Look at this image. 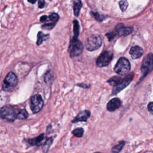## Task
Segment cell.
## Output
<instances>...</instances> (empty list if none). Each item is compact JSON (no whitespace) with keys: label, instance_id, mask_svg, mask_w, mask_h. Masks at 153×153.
<instances>
[{"label":"cell","instance_id":"6da1fadb","mask_svg":"<svg viewBox=\"0 0 153 153\" xmlns=\"http://www.w3.org/2000/svg\"><path fill=\"white\" fill-rule=\"evenodd\" d=\"M20 109L12 105H5L1 109V116L2 119L9 121H13L17 119Z\"/></svg>","mask_w":153,"mask_h":153},{"label":"cell","instance_id":"7a4b0ae2","mask_svg":"<svg viewBox=\"0 0 153 153\" xmlns=\"http://www.w3.org/2000/svg\"><path fill=\"white\" fill-rule=\"evenodd\" d=\"M83 45L78 38L72 37L69 46V52L71 57L80 55L83 51Z\"/></svg>","mask_w":153,"mask_h":153},{"label":"cell","instance_id":"3957f363","mask_svg":"<svg viewBox=\"0 0 153 153\" xmlns=\"http://www.w3.org/2000/svg\"><path fill=\"white\" fill-rule=\"evenodd\" d=\"M130 70V64L129 61L125 57H121L118 59L114 67V71L121 75L128 74Z\"/></svg>","mask_w":153,"mask_h":153},{"label":"cell","instance_id":"277c9868","mask_svg":"<svg viewBox=\"0 0 153 153\" xmlns=\"http://www.w3.org/2000/svg\"><path fill=\"white\" fill-rule=\"evenodd\" d=\"M153 69V54H148L143 59L140 70L142 74L139 81H142Z\"/></svg>","mask_w":153,"mask_h":153},{"label":"cell","instance_id":"5b68a950","mask_svg":"<svg viewBox=\"0 0 153 153\" xmlns=\"http://www.w3.org/2000/svg\"><path fill=\"white\" fill-rule=\"evenodd\" d=\"M17 82L18 79L16 74L13 72H10L3 81L2 89L6 91H10L16 87Z\"/></svg>","mask_w":153,"mask_h":153},{"label":"cell","instance_id":"8992f818","mask_svg":"<svg viewBox=\"0 0 153 153\" xmlns=\"http://www.w3.org/2000/svg\"><path fill=\"white\" fill-rule=\"evenodd\" d=\"M102 41L98 35H92L87 38L85 41V47L88 51H94L100 47Z\"/></svg>","mask_w":153,"mask_h":153},{"label":"cell","instance_id":"52a82bcc","mask_svg":"<svg viewBox=\"0 0 153 153\" xmlns=\"http://www.w3.org/2000/svg\"><path fill=\"white\" fill-rule=\"evenodd\" d=\"M134 76V73H130L126 76L124 78H122L120 81L112 89V94H116L124 88H126L133 80Z\"/></svg>","mask_w":153,"mask_h":153},{"label":"cell","instance_id":"ba28073f","mask_svg":"<svg viewBox=\"0 0 153 153\" xmlns=\"http://www.w3.org/2000/svg\"><path fill=\"white\" fill-rule=\"evenodd\" d=\"M44 102L39 94H36L31 97L30 99V107L33 114L38 113L42 108Z\"/></svg>","mask_w":153,"mask_h":153},{"label":"cell","instance_id":"9c48e42d","mask_svg":"<svg viewBox=\"0 0 153 153\" xmlns=\"http://www.w3.org/2000/svg\"><path fill=\"white\" fill-rule=\"evenodd\" d=\"M113 58V53L111 51L106 50L101 53L96 60V65L99 67H103L109 65Z\"/></svg>","mask_w":153,"mask_h":153},{"label":"cell","instance_id":"30bf717a","mask_svg":"<svg viewBox=\"0 0 153 153\" xmlns=\"http://www.w3.org/2000/svg\"><path fill=\"white\" fill-rule=\"evenodd\" d=\"M133 29L131 27H126L123 24L120 23L116 26L115 31L119 36H127L132 32Z\"/></svg>","mask_w":153,"mask_h":153},{"label":"cell","instance_id":"8fae6325","mask_svg":"<svg viewBox=\"0 0 153 153\" xmlns=\"http://www.w3.org/2000/svg\"><path fill=\"white\" fill-rule=\"evenodd\" d=\"M121 105V101L118 98H114L110 100L106 105L108 111L112 112L118 109Z\"/></svg>","mask_w":153,"mask_h":153},{"label":"cell","instance_id":"7c38bea8","mask_svg":"<svg viewBox=\"0 0 153 153\" xmlns=\"http://www.w3.org/2000/svg\"><path fill=\"white\" fill-rule=\"evenodd\" d=\"M91 112L88 110H84L80 111L72 120V123H77L79 121H87L90 117Z\"/></svg>","mask_w":153,"mask_h":153},{"label":"cell","instance_id":"4fadbf2b","mask_svg":"<svg viewBox=\"0 0 153 153\" xmlns=\"http://www.w3.org/2000/svg\"><path fill=\"white\" fill-rule=\"evenodd\" d=\"M129 53H130V54L131 55V58L133 59H138L140 57L143 55V50L141 47L136 45V46L132 47L130 48Z\"/></svg>","mask_w":153,"mask_h":153},{"label":"cell","instance_id":"5bb4252c","mask_svg":"<svg viewBox=\"0 0 153 153\" xmlns=\"http://www.w3.org/2000/svg\"><path fill=\"white\" fill-rule=\"evenodd\" d=\"M45 136L43 133H41L40 135L38 136L28 140V142L31 145H36V146H39L41 144L42 141L44 140Z\"/></svg>","mask_w":153,"mask_h":153},{"label":"cell","instance_id":"9a60e30c","mask_svg":"<svg viewBox=\"0 0 153 153\" xmlns=\"http://www.w3.org/2000/svg\"><path fill=\"white\" fill-rule=\"evenodd\" d=\"M82 7V2L81 0H74L73 7H74V15L75 16H78L81 8Z\"/></svg>","mask_w":153,"mask_h":153},{"label":"cell","instance_id":"2e32d148","mask_svg":"<svg viewBox=\"0 0 153 153\" xmlns=\"http://www.w3.org/2000/svg\"><path fill=\"white\" fill-rule=\"evenodd\" d=\"M49 37V35H44L42 32H39L37 34V41H36V45H39L42 44V42L44 41L47 40Z\"/></svg>","mask_w":153,"mask_h":153},{"label":"cell","instance_id":"e0dca14e","mask_svg":"<svg viewBox=\"0 0 153 153\" xmlns=\"http://www.w3.org/2000/svg\"><path fill=\"white\" fill-rule=\"evenodd\" d=\"M125 142L124 141H121L117 145L114 146L111 150V153H119L125 145Z\"/></svg>","mask_w":153,"mask_h":153},{"label":"cell","instance_id":"ac0fdd59","mask_svg":"<svg viewBox=\"0 0 153 153\" xmlns=\"http://www.w3.org/2000/svg\"><path fill=\"white\" fill-rule=\"evenodd\" d=\"M52 142H53L52 137H50L45 140L44 144L43 145V147H42V151L44 153H47L50 146L51 145Z\"/></svg>","mask_w":153,"mask_h":153},{"label":"cell","instance_id":"d6986e66","mask_svg":"<svg viewBox=\"0 0 153 153\" xmlns=\"http://www.w3.org/2000/svg\"><path fill=\"white\" fill-rule=\"evenodd\" d=\"M122 79L121 77L119 76H112L111 78H110L108 80V82L109 83V84H111L112 86H115L120 81V80Z\"/></svg>","mask_w":153,"mask_h":153},{"label":"cell","instance_id":"ffe728a7","mask_svg":"<svg viewBox=\"0 0 153 153\" xmlns=\"http://www.w3.org/2000/svg\"><path fill=\"white\" fill-rule=\"evenodd\" d=\"M73 26H74V27H73V30H74V36H73V37L78 38V35H79V29L78 22L76 20H74Z\"/></svg>","mask_w":153,"mask_h":153},{"label":"cell","instance_id":"44dd1931","mask_svg":"<svg viewBox=\"0 0 153 153\" xmlns=\"http://www.w3.org/2000/svg\"><path fill=\"white\" fill-rule=\"evenodd\" d=\"M53 79V74L51 71H49L45 74V75L44 76L45 82L47 84H50L52 82Z\"/></svg>","mask_w":153,"mask_h":153},{"label":"cell","instance_id":"7402d4cb","mask_svg":"<svg viewBox=\"0 0 153 153\" xmlns=\"http://www.w3.org/2000/svg\"><path fill=\"white\" fill-rule=\"evenodd\" d=\"M84 131L82 128H77L72 130V133L77 137H81L84 134Z\"/></svg>","mask_w":153,"mask_h":153},{"label":"cell","instance_id":"603a6c76","mask_svg":"<svg viewBox=\"0 0 153 153\" xmlns=\"http://www.w3.org/2000/svg\"><path fill=\"white\" fill-rule=\"evenodd\" d=\"M28 117V113L26 111V109H20L18 116H17V119L19 120H24L27 118Z\"/></svg>","mask_w":153,"mask_h":153},{"label":"cell","instance_id":"cb8c5ba5","mask_svg":"<svg viewBox=\"0 0 153 153\" xmlns=\"http://www.w3.org/2000/svg\"><path fill=\"white\" fill-rule=\"evenodd\" d=\"M119 5L122 11H125L128 7V2L127 0H121L119 2Z\"/></svg>","mask_w":153,"mask_h":153},{"label":"cell","instance_id":"d4e9b609","mask_svg":"<svg viewBox=\"0 0 153 153\" xmlns=\"http://www.w3.org/2000/svg\"><path fill=\"white\" fill-rule=\"evenodd\" d=\"M59 15L56 13H52L48 17V20L51 22H53V23H56L58 20H59Z\"/></svg>","mask_w":153,"mask_h":153},{"label":"cell","instance_id":"484cf974","mask_svg":"<svg viewBox=\"0 0 153 153\" xmlns=\"http://www.w3.org/2000/svg\"><path fill=\"white\" fill-rule=\"evenodd\" d=\"M56 23H53V22H50L48 23H45L43 25H42V29L44 30H50L54 27Z\"/></svg>","mask_w":153,"mask_h":153},{"label":"cell","instance_id":"4316f807","mask_svg":"<svg viewBox=\"0 0 153 153\" xmlns=\"http://www.w3.org/2000/svg\"><path fill=\"white\" fill-rule=\"evenodd\" d=\"M91 14V16L96 20H97V21H99V22H101L103 19V17H102L98 13H97V12H93V11H91V13H90Z\"/></svg>","mask_w":153,"mask_h":153},{"label":"cell","instance_id":"83f0119b","mask_svg":"<svg viewBox=\"0 0 153 153\" xmlns=\"http://www.w3.org/2000/svg\"><path fill=\"white\" fill-rule=\"evenodd\" d=\"M116 35H117V33H116V32H115V30H114V31L109 32L107 33L106 34V36L107 38H108V40L110 41H111L112 39H113L115 38V36H116Z\"/></svg>","mask_w":153,"mask_h":153},{"label":"cell","instance_id":"f1b7e54d","mask_svg":"<svg viewBox=\"0 0 153 153\" xmlns=\"http://www.w3.org/2000/svg\"><path fill=\"white\" fill-rule=\"evenodd\" d=\"M148 111L153 115V102H151L148 103Z\"/></svg>","mask_w":153,"mask_h":153},{"label":"cell","instance_id":"f546056e","mask_svg":"<svg viewBox=\"0 0 153 153\" xmlns=\"http://www.w3.org/2000/svg\"><path fill=\"white\" fill-rule=\"evenodd\" d=\"M45 1L44 0H39L38 1V7L39 8H42L44 7L45 6Z\"/></svg>","mask_w":153,"mask_h":153},{"label":"cell","instance_id":"4dcf8cb0","mask_svg":"<svg viewBox=\"0 0 153 153\" xmlns=\"http://www.w3.org/2000/svg\"><path fill=\"white\" fill-rule=\"evenodd\" d=\"M47 19H48V17L47 16H42L40 18V21L43 22H45Z\"/></svg>","mask_w":153,"mask_h":153},{"label":"cell","instance_id":"1f68e13d","mask_svg":"<svg viewBox=\"0 0 153 153\" xmlns=\"http://www.w3.org/2000/svg\"><path fill=\"white\" fill-rule=\"evenodd\" d=\"M37 0H27V1L31 4H35Z\"/></svg>","mask_w":153,"mask_h":153},{"label":"cell","instance_id":"d6a6232c","mask_svg":"<svg viewBox=\"0 0 153 153\" xmlns=\"http://www.w3.org/2000/svg\"><path fill=\"white\" fill-rule=\"evenodd\" d=\"M94 153H101V152H94Z\"/></svg>","mask_w":153,"mask_h":153}]
</instances>
